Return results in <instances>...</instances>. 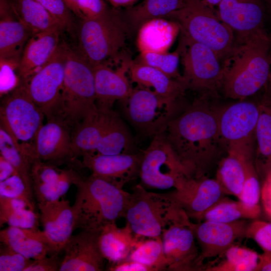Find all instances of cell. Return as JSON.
<instances>
[{
    "instance_id": "obj_47",
    "label": "cell",
    "mask_w": 271,
    "mask_h": 271,
    "mask_svg": "<svg viewBox=\"0 0 271 271\" xmlns=\"http://www.w3.org/2000/svg\"><path fill=\"white\" fill-rule=\"evenodd\" d=\"M111 7L103 0H78L77 17L79 19L99 17Z\"/></svg>"
},
{
    "instance_id": "obj_33",
    "label": "cell",
    "mask_w": 271,
    "mask_h": 271,
    "mask_svg": "<svg viewBox=\"0 0 271 271\" xmlns=\"http://www.w3.org/2000/svg\"><path fill=\"white\" fill-rule=\"evenodd\" d=\"M9 2L18 19L33 35L58 26L63 29L61 23L37 0H9Z\"/></svg>"
},
{
    "instance_id": "obj_28",
    "label": "cell",
    "mask_w": 271,
    "mask_h": 271,
    "mask_svg": "<svg viewBox=\"0 0 271 271\" xmlns=\"http://www.w3.org/2000/svg\"><path fill=\"white\" fill-rule=\"evenodd\" d=\"M0 241L32 259L54 254L44 232L38 228L9 226L0 231Z\"/></svg>"
},
{
    "instance_id": "obj_54",
    "label": "cell",
    "mask_w": 271,
    "mask_h": 271,
    "mask_svg": "<svg viewBox=\"0 0 271 271\" xmlns=\"http://www.w3.org/2000/svg\"><path fill=\"white\" fill-rule=\"evenodd\" d=\"M112 7L117 9H125L131 7L139 0H107Z\"/></svg>"
},
{
    "instance_id": "obj_37",
    "label": "cell",
    "mask_w": 271,
    "mask_h": 271,
    "mask_svg": "<svg viewBox=\"0 0 271 271\" xmlns=\"http://www.w3.org/2000/svg\"><path fill=\"white\" fill-rule=\"evenodd\" d=\"M221 256V261L207 266L206 271H255L259 259V254L254 250L233 244Z\"/></svg>"
},
{
    "instance_id": "obj_55",
    "label": "cell",
    "mask_w": 271,
    "mask_h": 271,
    "mask_svg": "<svg viewBox=\"0 0 271 271\" xmlns=\"http://www.w3.org/2000/svg\"><path fill=\"white\" fill-rule=\"evenodd\" d=\"M205 5L214 10L215 6H217L221 1V0H200Z\"/></svg>"
},
{
    "instance_id": "obj_39",
    "label": "cell",
    "mask_w": 271,
    "mask_h": 271,
    "mask_svg": "<svg viewBox=\"0 0 271 271\" xmlns=\"http://www.w3.org/2000/svg\"><path fill=\"white\" fill-rule=\"evenodd\" d=\"M180 56L178 48L172 53L143 51L134 61L156 68L173 78L184 81L178 71Z\"/></svg>"
},
{
    "instance_id": "obj_51",
    "label": "cell",
    "mask_w": 271,
    "mask_h": 271,
    "mask_svg": "<svg viewBox=\"0 0 271 271\" xmlns=\"http://www.w3.org/2000/svg\"><path fill=\"white\" fill-rule=\"evenodd\" d=\"M110 271H152L147 266L137 261L125 260L112 264L109 268Z\"/></svg>"
},
{
    "instance_id": "obj_49",
    "label": "cell",
    "mask_w": 271,
    "mask_h": 271,
    "mask_svg": "<svg viewBox=\"0 0 271 271\" xmlns=\"http://www.w3.org/2000/svg\"><path fill=\"white\" fill-rule=\"evenodd\" d=\"M25 208L35 210L34 207L23 200L0 196V221L4 220L11 213Z\"/></svg>"
},
{
    "instance_id": "obj_16",
    "label": "cell",
    "mask_w": 271,
    "mask_h": 271,
    "mask_svg": "<svg viewBox=\"0 0 271 271\" xmlns=\"http://www.w3.org/2000/svg\"><path fill=\"white\" fill-rule=\"evenodd\" d=\"M72 130L56 118L47 120L37 133L34 143L36 158L57 166L76 164L72 146Z\"/></svg>"
},
{
    "instance_id": "obj_7",
    "label": "cell",
    "mask_w": 271,
    "mask_h": 271,
    "mask_svg": "<svg viewBox=\"0 0 271 271\" xmlns=\"http://www.w3.org/2000/svg\"><path fill=\"white\" fill-rule=\"evenodd\" d=\"M186 214L166 193L148 191L141 184L132 188L123 218L138 237H161L164 230Z\"/></svg>"
},
{
    "instance_id": "obj_21",
    "label": "cell",
    "mask_w": 271,
    "mask_h": 271,
    "mask_svg": "<svg viewBox=\"0 0 271 271\" xmlns=\"http://www.w3.org/2000/svg\"><path fill=\"white\" fill-rule=\"evenodd\" d=\"M40 221L54 253L61 252L76 229V213L68 200L38 204Z\"/></svg>"
},
{
    "instance_id": "obj_48",
    "label": "cell",
    "mask_w": 271,
    "mask_h": 271,
    "mask_svg": "<svg viewBox=\"0 0 271 271\" xmlns=\"http://www.w3.org/2000/svg\"><path fill=\"white\" fill-rule=\"evenodd\" d=\"M59 253H54L48 256L33 259L25 271H59L61 259Z\"/></svg>"
},
{
    "instance_id": "obj_46",
    "label": "cell",
    "mask_w": 271,
    "mask_h": 271,
    "mask_svg": "<svg viewBox=\"0 0 271 271\" xmlns=\"http://www.w3.org/2000/svg\"><path fill=\"white\" fill-rule=\"evenodd\" d=\"M38 216L35 210L25 208L16 210L0 221L1 226L5 223L9 226L23 228L37 229Z\"/></svg>"
},
{
    "instance_id": "obj_31",
    "label": "cell",
    "mask_w": 271,
    "mask_h": 271,
    "mask_svg": "<svg viewBox=\"0 0 271 271\" xmlns=\"http://www.w3.org/2000/svg\"><path fill=\"white\" fill-rule=\"evenodd\" d=\"M141 238L134 235L127 223L122 227L113 223L100 230L99 243L104 258L113 264L126 260Z\"/></svg>"
},
{
    "instance_id": "obj_56",
    "label": "cell",
    "mask_w": 271,
    "mask_h": 271,
    "mask_svg": "<svg viewBox=\"0 0 271 271\" xmlns=\"http://www.w3.org/2000/svg\"><path fill=\"white\" fill-rule=\"evenodd\" d=\"M266 2L268 4L269 7L271 9V0H266Z\"/></svg>"
},
{
    "instance_id": "obj_30",
    "label": "cell",
    "mask_w": 271,
    "mask_h": 271,
    "mask_svg": "<svg viewBox=\"0 0 271 271\" xmlns=\"http://www.w3.org/2000/svg\"><path fill=\"white\" fill-rule=\"evenodd\" d=\"M265 92L259 103V113L255 130L256 148L254 162L262 179L271 169V83L265 86Z\"/></svg>"
},
{
    "instance_id": "obj_29",
    "label": "cell",
    "mask_w": 271,
    "mask_h": 271,
    "mask_svg": "<svg viewBox=\"0 0 271 271\" xmlns=\"http://www.w3.org/2000/svg\"><path fill=\"white\" fill-rule=\"evenodd\" d=\"M253 151L228 149L227 155L220 162L216 179L224 193L238 197L245 181L248 164L254 160Z\"/></svg>"
},
{
    "instance_id": "obj_41",
    "label": "cell",
    "mask_w": 271,
    "mask_h": 271,
    "mask_svg": "<svg viewBox=\"0 0 271 271\" xmlns=\"http://www.w3.org/2000/svg\"><path fill=\"white\" fill-rule=\"evenodd\" d=\"M245 237L254 241L263 253L271 254V222L258 218L249 221L246 227Z\"/></svg>"
},
{
    "instance_id": "obj_36",
    "label": "cell",
    "mask_w": 271,
    "mask_h": 271,
    "mask_svg": "<svg viewBox=\"0 0 271 271\" xmlns=\"http://www.w3.org/2000/svg\"><path fill=\"white\" fill-rule=\"evenodd\" d=\"M260 215L239 200L235 201L223 196L206 210L198 222L230 223L241 219H257Z\"/></svg>"
},
{
    "instance_id": "obj_18",
    "label": "cell",
    "mask_w": 271,
    "mask_h": 271,
    "mask_svg": "<svg viewBox=\"0 0 271 271\" xmlns=\"http://www.w3.org/2000/svg\"><path fill=\"white\" fill-rule=\"evenodd\" d=\"M81 157L82 167L88 169L91 175L123 188L139 177L142 151L108 155L85 153Z\"/></svg>"
},
{
    "instance_id": "obj_34",
    "label": "cell",
    "mask_w": 271,
    "mask_h": 271,
    "mask_svg": "<svg viewBox=\"0 0 271 271\" xmlns=\"http://www.w3.org/2000/svg\"><path fill=\"white\" fill-rule=\"evenodd\" d=\"M0 151L1 155L12 164L24 182L30 194L34 197L31 170L32 164L37 158L27 152L1 126Z\"/></svg>"
},
{
    "instance_id": "obj_42",
    "label": "cell",
    "mask_w": 271,
    "mask_h": 271,
    "mask_svg": "<svg viewBox=\"0 0 271 271\" xmlns=\"http://www.w3.org/2000/svg\"><path fill=\"white\" fill-rule=\"evenodd\" d=\"M0 196L23 200L35 208L34 197L30 194L24 182L18 174L0 182Z\"/></svg>"
},
{
    "instance_id": "obj_32",
    "label": "cell",
    "mask_w": 271,
    "mask_h": 271,
    "mask_svg": "<svg viewBox=\"0 0 271 271\" xmlns=\"http://www.w3.org/2000/svg\"><path fill=\"white\" fill-rule=\"evenodd\" d=\"M186 2V0H143L121 11L131 35L138 33L149 22L165 18L183 7Z\"/></svg>"
},
{
    "instance_id": "obj_25",
    "label": "cell",
    "mask_w": 271,
    "mask_h": 271,
    "mask_svg": "<svg viewBox=\"0 0 271 271\" xmlns=\"http://www.w3.org/2000/svg\"><path fill=\"white\" fill-rule=\"evenodd\" d=\"M60 26L33 35L27 42L18 68L21 81H27L52 57L60 43Z\"/></svg>"
},
{
    "instance_id": "obj_26",
    "label": "cell",
    "mask_w": 271,
    "mask_h": 271,
    "mask_svg": "<svg viewBox=\"0 0 271 271\" xmlns=\"http://www.w3.org/2000/svg\"><path fill=\"white\" fill-rule=\"evenodd\" d=\"M116 113L97 108L72 132V146L77 158L85 153L94 154Z\"/></svg>"
},
{
    "instance_id": "obj_13",
    "label": "cell",
    "mask_w": 271,
    "mask_h": 271,
    "mask_svg": "<svg viewBox=\"0 0 271 271\" xmlns=\"http://www.w3.org/2000/svg\"><path fill=\"white\" fill-rule=\"evenodd\" d=\"M192 223L185 215L164 230L161 238L167 270H201L200 250Z\"/></svg>"
},
{
    "instance_id": "obj_11",
    "label": "cell",
    "mask_w": 271,
    "mask_h": 271,
    "mask_svg": "<svg viewBox=\"0 0 271 271\" xmlns=\"http://www.w3.org/2000/svg\"><path fill=\"white\" fill-rule=\"evenodd\" d=\"M178 47L188 89L214 91L222 86L224 69L217 54L208 47L182 35Z\"/></svg>"
},
{
    "instance_id": "obj_12",
    "label": "cell",
    "mask_w": 271,
    "mask_h": 271,
    "mask_svg": "<svg viewBox=\"0 0 271 271\" xmlns=\"http://www.w3.org/2000/svg\"><path fill=\"white\" fill-rule=\"evenodd\" d=\"M67 46L61 42L50 60L27 81H23L47 120L53 118L63 88Z\"/></svg>"
},
{
    "instance_id": "obj_45",
    "label": "cell",
    "mask_w": 271,
    "mask_h": 271,
    "mask_svg": "<svg viewBox=\"0 0 271 271\" xmlns=\"http://www.w3.org/2000/svg\"><path fill=\"white\" fill-rule=\"evenodd\" d=\"M18 68L15 64L0 60L1 96L12 92L21 84V79L16 72Z\"/></svg>"
},
{
    "instance_id": "obj_38",
    "label": "cell",
    "mask_w": 271,
    "mask_h": 271,
    "mask_svg": "<svg viewBox=\"0 0 271 271\" xmlns=\"http://www.w3.org/2000/svg\"><path fill=\"white\" fill-rule=\"evenodd\" d=\"M126 260L143 264L152 271L167 270L161 237L141 238Z\"/></svg>"
},
{
    "instance_id": "obj_2",
    "label": "cell",
    "mask_w": 271,
    "mask_h": 271,
    "mask_svg": "<svg viewBox=\"0 0 271 271\" xmlns=\"http://www.w3.org/2000/svg\"><path fill=\"white\" fill-rule=\"evenodd\" d=\"M242 37L223 67L222 85L227 97L240 100L265 87L271 72V40L264 31Z\"/></svg>"
},
{
    "instance_id": "obj_3",
    "label": "cell",
    "mask_w": 271,
    "mask_h": 271,
    "mask_svg": "<svg viewBox=\"0 0 271 271\" xmlns=\"http://www.w3.org/2000/svg\"><path fill=\"white\" fill-rule=\"evenodd\" d=\"M75 185L76 229L101 230L123 218L129 192L91 175H81Z\"/></svg>"
},
{
    "instance_id": "obj_5",
    "label": "cell",
    "mask_w": 271,
    "mask_h": 271,
    "mask_svg": "<svg viewBox=\"0 0 271 271\" xmlns=\"http://www.w3.org/2000/svg\"><path fill=\"white\" fill-rule=\"evenodd\" d=\"M76 35V50L93 66L116 61L130 36L121 9L112 7L99 17L79 19Z\"/></svg>"
},
{
    "instance_id": "obj_53",
    "label": "cell",
    "mask_w": 271,
    "mask_h": 271,
    "mask_svg": "<svg viewBox=\"0 0 271 271\" xmlns=\"http://www.w3.org/2000/svg\"><path fill=\"white\" fill-rule=\"evenodd\" d=\"M255 271H271V254H259V259Z\"/></svg>"
},
{
    "instance_id": "obj_19",
    "label": "cell",
    "mask_w": 271,
    "mask_h": 271,
    "mask_svg": "<svg viewBox=\"0 0 271 271\" xmlns=\"http://www.w3.org/2000/svg\"><path fill=\"white\" fill-rule=\"evenodd\" d=\"M81 174L74 165L61 169L36 159L31 170L34 196L38 204L61 198L72 185H75Z\"/></svg>"
},
{
    "instance_id": "obj_22",
    "label": "cell",
    "mask_w": 271,
    "mask_h": 271,
    "mask_svg": "<svg viewBox=\"0 0 271 271\" xmlns=\"http://www.w3.org/2000/svg\"><path fill=\"white\" fill-rule=\"evenodd\" d=\"M130 60L125 58L115 70L105 64L94 66L96 105L98 109H112L116 101H123L130 95L133 87L126 75Z\"/></svg>"
},
{
    "instance_id": "obj_14",
    "label": "cell",
    "mask_w": 271,
    "mask_h": 271,
    "mask_svg": "<svg viewBox=\"0 0 271 271\" xmlns=\"http://www.w3.org/2000/svg\"><path fill=\"white\" fill-rule=\"evenodd\" d=\"M259 104L241 100L219 111L218 128L228 149L253 151Z\"/></svg>"
},
{
    "instance_id": "obj_10",
    "label": "cell",
    "mask_w": 271,
    "mask_h": 271,
    "mask_svg": "<svg viewBox=\"0 0 271 271\" xmlns=\"http://www.w3.org/2000/svg\"><path fill=\"white\" fill-rule=\"evenodd\" d=\"M45 117L30 97L23 81L7 94L1 102L0 126L26 149L34 150L36 136Z\"/></svg>"
},
{
    "instance_id": "obj_43",
    "label": "cell",
    "mask_w": 271,
    "mask_h": 271,
    "mask_svg": "<svg viewBox=\"0 0 271 271\" xmlns=\"http://www.w3.org/2000/svg\"><path fill=\"white\" fill-rule=\"evenodd\" d=\"M0 248V271H25L32 259L2 243Z\"/></svg>"
},
{
    "instance_id": "obj_35",
    "label": "cell",
    "mask_w": 271,
    "mask_h": 271,
    "mask_svg": "<svg viewBox=\"0 0 271 271\" xmlns=\"http://www.w3.org/2000/svg\"><path fill=\"white\" fill-rule=\"evenodd\" d=\"M166 20L151 21L139 30L138 44L141 52H166L173 41L175 32L172 24Z\"/></svg>"
},
{
    "instance_id": "obj_20",
    "label": "cell",
    "mask_w": 271,
    "mask_h": 271,
    "mask_svg": "<svg viewBox=\"0 0 271 271\" xmlns=\"http://www.w3.org/2000/svg\"><path fill=\"white\" fill-rule=\"evenodd\" d=\"M100 230H81L65 245L59 271H100L105 258L101 251Z\"/></svg>"
},
{
    "instance_id": "obj_1",
    "label": "cell",
    "mask_w": 271,
    "mask_h": 271,
    "mask_svg": "<svg viewBox=\"0 0 271 271\" xmlns=\"http://www.w3.org/2000/svg\"><path fill=\"white\" fill-rule=\"evenodd\" d=\"M219 111L197 99L167 125L162 132L177 156L194 174L204 176L222 144L218 128Z\"/></svg>"
},
{
    "instance_id": "obj_9",
    "label": "cell",
    "mask_w": 271,
    "mask_h": 271,
    "mask_svg": "<svg viewBox=\"0 0 271 271\" xmlns=\"http://www.w3.org/2000/svg\"><path fill=\"white\" fill-rule=\"evenodd\" d=\"M180 98L161 96L148 88L133 87L129 96L120 101L125 117L142 137L162 132L176 117Z\"/></svg>"
},
{
    "instance_id": "obj_52",
    "label": "cell",
    "mask_w": 271,
    "mask_h": 271,
    "mask_svg": "<svg viewBox=\"0 0 271 271\" xmlns=\"http://www.w3.org/2000/svg\"><path fill=\"white\" fill-rule=\"evenodd\" d=\"M15 169L12 164L2 155L0 156V182L13 175L17 174ZM19 175V174H18Z\"/></svg>"
},
{
    "instance_id": "obj_15",
    "label": "cell",
    "mask_w": 271,
    "mask_h": 271,
    "mask_svg": "<svg viewBox=\"0 0 271 271\" xmlns=\"http://www.w3.org/2000/svg\"><path fill=\"white\" fill-rule=\"evenodd\" d=\"M249 221L241 219L230 223L202 221L192 223L200 250L199 262L202 268L204 260L220 256L231 246L245 237Z\"/></svg>"
},
{
    "instance_id": "obj_6",
    "label": "cell",
    "mask_w": 271,
    "mask_h": 271,
    "mask_svg": "<svg viewBox=\"0 0 271 271\" xmlns=\"http://www.w3.org/2000/svg\"><path fill=\"white\" fill-rule=\"evenodd\" d=\"M164 19L176 23L182 36L208 47L219 59L228 57L234 48L233 30L200 0H186Z\"/></svg>"
},
{
    "instance_id": "obj_40",
    "label": "cell",
    "mask_w": 271,
    "mask_h": 271,
    "mask_svg": "<svg viewBox=\"0 0 271 271\" xmlns=\"http://www.w3.org/2000/svg\"><path fill=\"white\" fill-rule=\"evenodd\" d=\"M261 185L254 160L247 166L245 181L238 199L245 205L261 213L260 205Z\"/></svg>"
},
{
    "instance_id": "obj_17",
    "label": "cell",
    "mask_w": 271,
    "mask_h": 271,
    "mask_svg": "<svg viewBox=\"0 0 271 271\" xmlns=\"http://www.w3.org/2000/svg\"><path fill=\"white\" fill-rule=\"evenodd\" d=\"M167 194L190 219L198 221L206 210L225 195L216 179L204 176L187 178L178 188Z\"/></svg>"
},
{
    "instance_id": "obj_24",
    "label": "cell",
    "mask_w": 271,
    "mask_h": 271,
    "mask_svg": "<svg viewBox=\"0 0 271 271\" xmlns=\"http://www.w3.org/2000/svg\"><path fill=\"white\" fill-rule=\"evenodd\" d=\"M217 7L220 19L242 36L262 29V0H221Z\"/></svg>"
},
{
    "instance_id": "obj_44",
    "label": "cell",
    "mask_w": 271,
    "mask_h": 271,
    "mask_svg": "<svg viewBox=\"0 0 271 271\" xmlns=\"http://www.w3.org/2000/svg\"><path fill=\"white\" fill-rule=\"evenodd\" d=\"M62 25L63 29L71 32L75 15L64 0H37Z\"/></svg>"
},
{
    "instance_id": "obj_8",
    "label": "cell",
    "mask_w": 271,
    "mask_h": 271,
    "mask_svg": "<svg viewBox=\"0 0 271 271\" xmlns=\"http://www.w3.org/2000/svg\"><path fill=\"white\" fill-rule=\"evenodd\" d=\"M143 187L160 190L178 188L192 171L177 156L163 132L154 137L142 151L139 176Z\"/></svg>"
},
{
    "instance_id": "obj_50",
    "label": "cell",
    "mask_w": 271,
    "mask_h": 271,
    "mask_svg": "<svg viewBox=\"0 0 271 271\" xmlns=\"http://www.w3.org/2000/svg\"><path fill=\"white\" fill-rule=\"evenodd\" d=\"M261 185L260 203L262 211L271 220V169L264 176Z\"/></svg>"
},
{
    "instance_id": "obj_27",
    "label": "cell",
    "mask_w": 271,
    "mask_h": 271,
    "mask_svg": "<svg viewBox=\"0 0 271 271\" xmlns=\"http://www.w3.org/2000/svg\"><path fill=\"white\" fill-rule=\"evenodd\" d=\"M127 73L131 82L165 97L181 98L188 89L184 81L173 78L156 68L134 60H130Z\"/></svg>"
},
{
    "instance_id": "obj_57",
    "label": "cell",
    "mask_w": 271,
    "mask_h": 271,
    "mask_svg": "<svg viewBox=\"0 0 271 271\" xmlns=\"http://www.w3.org/2000/svg\"><path fill=\"white\" fill-rule=\"evenodd\" d=\"M269 80H270V82L271 83V72H270V76Z\"/></svg>"
},
{
    "instance_id": "obj_23",
    "label": "cell",
    "mask_w": 271,
    "mask_h": 271,
    "mask_svg": "<svg viewBox=\"0 0 271 271\" xmlns=\"http://www.w3.org/2000/svg\"><path fill=\"white\" fill-rule=\"evenodd\" d=\"M0 60L17 65L32 31L17 17L9 0H0Z\"/></svg>"
},
{
    "instance_id": "obj_4",
    "label": "cell",
    "mask_w": 271,
    "mask_h": 271,
    "mask_svg": "<svg viewBox=\"0 0 271 271\" xmlns=\"http://www.w3.org/2000/svg\"><path fill=\"white\" fill-rule=\"evenodd\" d=\"M97 108L94 66L68 45L63 88L53 118L64 121L73 131Z\"/></svg>"
}]
</instances>
